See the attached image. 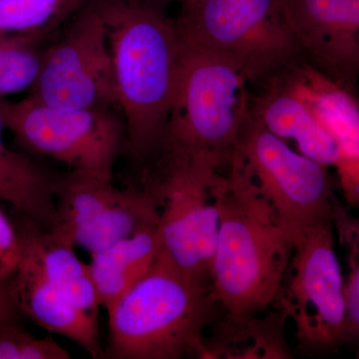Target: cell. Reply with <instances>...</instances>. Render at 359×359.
<instances>
[{
	"label": "cell",
	"mask_w": 359,
	"mask_h": 359,
	"mask_svg": "<svg viewBox=\"0 0 359 359\" xmlns=\"http://www.w3.org/2000/svg\"><path fill=\"white\" fill-rule=\"evenodd\" d=\"M105 21L126 128L125 155L140 175L159 156L178 79L174 18L157 0H88Z\"/></svg>",
	"instance_id": "1"
},
{
	"label": "cell",
	"mask_w": 359,
	"mask_h": 359,
	"mask_svg": "<svg viewBox=\"0 0 359 359\" xmlns=\"http://www.w3.org/2000/svg\"><path fill=\"white\" fill-rule=\"evenodd\" d=\"M219 224L212 290L224 313L244 318L268 311L294 249V238L233 156L219 194Z\"/></svg>",
	"instance_id": "2"
},
{
	"label": "cell",
	"mask_w": 359,
	"mask_h": 359,
	"mask_svg": "<svg viewBox=\"0 0 359 359\" xmlns=\"http://www.w3.org/2000/svg\"><path fill=\"white\" fill-rule=\"evenodd\" d=\"M203 282L163 249L147 275L107 311L111 359L200 358L208 327L223 314Z\"/></svg>",
	"instance_id": "3"
},
{
	"label": "cell",
	"mask_w": 359,
	"mask_h": 359,
	"mask_svg": "<svg viewBox=\"0 0 359 359\" xmlns=\"http://www.w3.org/2000/svg\"><path fill=\"white\" fill-rule=\"evenodd\" d=\"M174 20L182 39L229 61L252 90L304 62L283 0H199Z\"/></svg>",
	"instance_id": "4"
},
{
	"label": "cell",
	"mask_w": 359,
	"mask_h": 359,
	"mask_svg": "<svg viewBox=\"0 0 359 359\" xmlns=\"http://www.w3.org/2000/svg\"><path fill=\"white\" fill-rule=\"evenodd\" d=\"M179 39L178 79L161 152L207 155L224 170L235 154L252 87L229 61Z\"/></svg>",
	"instance_id": "5"
},
{
	"label": "cell",
	"mask_w": 359,
	"mask_h": 359,
	"mask_svg": "<svg viewBox=\"0 0 359 359\" xmlns=\"http://www.w3.org/2000/svg\"><path fill=\"white\" fill-rule=\"evenodd\" d=\"M223 174L209 156L165 150L138 184L157 204L165 250L180 268L211 285Z\"/></svg>",
	"instance_id": "6"
},
{
	"label": "cell",
	"mask_w": 359,
	"mask_h": 359,
	"mask_svg": "<svg viewBox=\"0 0 359 359\" xmlns=\"http://www.w3.org/2000/svg\"><path fill=\"white\" fill-rule=\"evenodd\" d=\"M4 129L20 146L59 161L72 171L113 179L116 162L124 154L126 128L114 108L65 109L26 96L0 99Z\"/></svg>",
	"instance_id": "7"
},
{
	"label": "cell",
	"mask_w": 359,
	"mask_h": 359,
	"mask_svg": "<svg viewBox=\"0 0 359 359\" xmlns=\"http://www.w3.org/2000/svg\"><path fill=\"white\" fill-rule=\"evenodd\" d=\"M233 155L294 242L309 229L332 222L337 196L330 169L271 133L250 111L241 126Z\"/></svg>",
	"instance_id": "8"
},
{
	"label": "cell",
	"mask_w": 359,
	"mask_h": 359,
	"mask_svg": "<svg viewBox=\"0 0 359 359\" xmlns=\"http://www.w3.org/2000/svg\"><path fill=\"white\" fill-rule=\"evenodd\" d=\"M273 306L294 323L299 353L313 355L340 346L346 302L332 222L318 224L295 240Z\"/></svg>",
	"instance_id": "9"
},
{
	"label": "cell",
	"mask_w": 359,
	"mask_h": 359,
	"mask_svg": "<svg viewBox=\"0 0 359 359\" xmlns=\"http://www.w3.org/2000/svg\"><path fill=\"white\" fill-rule=\"evenodd\" d=\"M28 96L65 109H119L105 21L88 0L63 34L44 48L41 69Z\"/></svg>",
	"instance_id": "10"
},
{
	"label": "cell",
	"mask_w": 359,
	"mask_h": 359,
	"mask_svg": "<svg viewBox=\"0 0 359 359\" xmlns=\"http://www.w3.org/2000/svg\"><path fill=\"white\" fill-rule=\"evenodd\" d=\"M55 211L52 235L90 256L159 224L157 204L143 186L119 188L113 179L72 170L57 175Z\"/></svg>",
	"instance_id": "11"
},
{
	"label": "cell",
	"mask_w": 359,
	"mask_h": 359,
	"mask_svg": "<svg viewBox=\"0 0 359 359\" xmlns=\"http://www.w3.org/2000/svg\"><path fill=\"white\" fill-rule=\"evenodd\" d=\"M304 62L346 86L359 83V0H283Z\"/></svg>",
	"instance_id": "12"
},
{
	"label": "cell",
	"mask_w": 359,
	"mask_h": 359,
	"mask_svg": "<svg viewBox=\"0 0 359 359\" xmlns=\"http://www.w3.org/2000/svg\"><path fill=\"white\" fill-rule=\"evenodd\" d=\"M273 84L304 101L334 139L337 151L334 170L342 197L347 207L359 209V87L337 83L306 62Z\"/></svg>",
	"instance_id": "13"
},
{
	"label": "cell",
	"mask_w": 359,
	"mask_h": 359,
	"mask_svg": "<svg viewBox=\"0 0 359 359\" xmlns=\"http://www.w3.org/2000/svg\"><path fill=\"white\" fill-rule=\"evenodd\" d=\"M20 314L40 327L75 342L92 358H103L97 314L78 309L32 264L21 259L11 280Z\"/></svg>",
	"instance_id": "14"
},
{
	"label": "cell",
	"mask_w": 359,
	"mask_h": 359,
	"mask_svg": "<svg viewBox=\"0 0 359 359\" xmlns=\"http://www.w3.org/2000/svg\"><path fill=\"white\" fill-rule=\"evenodd\" d=\"M249 111L271 133L297 152L334 169L337 151L334 139L308 105L278 84L252 90Z\"/></svg>",
	"instance_id": "15"
},
{
	"label": "cell",
	"mask_w": 359,
	"mask_h": 359,
	"mask_svg": "<svg viewBox=\"0 0 359 359\" xmlns=\"http://www.w3.org/2000/svg\"><path fill=\"white\" fill-rule=\"evenodd\" d=\"M18 214L13 221L20 237L21 259L32 264L47 282L78 309L97 314L100 308L89 264L77 257L74 247L57 240L32 219Z\"/></svg>",
	"instance_id": "16"
},
{
	"label": "cell",
	"mask_w": 359,
	"mask_h": 359,
	"mask_svg": "<svg viewBox=\"0 0 359 359\" xmlns=\"http://www.w3.org/2000/svg\"><path fill=\"white\" fill-rule=\"evenodd\" d=\"M287 320L285 313L276 306L244 318L221 314L212 323V334L203 340L200 358H292L285 334Z\"/></svg>",
	"instance_id": "17"
},
{
	"label": "cell",
	"mask_w": 359,
	"mask_h": 359,
	"mask_svg": "<svg viewBox=\"0 0 359 359\" xmlns=\"http://www.w3.org/2000/svg\"><path fill=\"white\" fill-rule=\"evenodd\" d=\"M164 249L159 224L91 255L89 269L100 306L109 311L153 268Z\"/></svg>",
	"instance_id": "18"
},
{
	"label": "cell",
	"mask_w": 359,
	"mask_h": 359,
	"mask_svg": "<svg viewBox=\"0 0 359 359\" xmlns=\"http://www.w3.org/2000/svg\"><path fill=\"white\" fill-rule=\"evenodd\" d=\"M57 175L22 153L4 149L0 151V200L50 231L55 221Z\"/></svg>",
	"instance_id": "19"
},
{
	"label": "cell",
	"mask_w": 359,
	"mask_h": 359,
	"mask_svg": "<svg viewBox=\"0 0 359 359\" xmlns=\"http://www.w3.org/2000/svg\"><path fill=\"white\" fill-rule=\"evenodd\" d=\"M83 0H0V35L45 39L79 11Z\"/></svg>",
	"instance_id": "20"
},
{
	"label": "cell",
	"mask_w": 359,
	"mask_h": 359,
	"mask_svg": "<svg viewBox=\"0 0 359 359\" xmlns=\"http://www.w3.org/2000/svg\"><path fill=\"white\" fill-rule=\"evenodd\" d=\"M332 226L337 241L346 254V273L344 276L346 320L340 346H349L359 354V217L335 199Z\"/></svg>",
	"instance_id": "21"
},
{
	"label": "cell",
	"mask_w": 359,
	"mask_h": 359,
	"mask_svg": "<svg viewBox=\"0 0 359 359\" xmlns=\"http://www.w3.org/2000/svg\"><path fill=\"white\" fill-rule=\"evenodd\" d=\"M43 41L32 35H0V99L32 90L41 69Z\"/></svg>",
	"instance_id": "22"
},
{
	"label": "cell",
	"mask_w": 359,
	"mask_h": 359,
	"mask_svg": "<svg viewBox=\"0 0 359 359\" xmlns=\"http://www.w3.org/2000/svg\"><path fill=\"white\" fill-rule=\"evenodd\" d=\"M69 351L51 335L37 337L18 325L0 323V359H69Z\"/></svg>",
	"instance_id": "23"
},
{
	"label": "cell",
	"mask_w": 359,
	"mask_h": 359,
	"mask_svg": "<svg viewBox=\"0 0 359 359\" xmlns=\"http://www.w3.org/2000/svg\"><path fill=\"white\" fill-rule=\"evenodd\" d=\"M20 259V241L15 224L0 208V283L11 282Z\"/></svg>",
	"instance_id": "24"
},
{
	"label": "cell",
	"mask_w": 359,
	"mask_h": 359,
	"mask_svg": "<svg viewBox=\"0 0 359 359\" xmlns=\"http://www.w3.org/2000/svg\"><path fill=\"white\" fill-rule=\"evenodd\" d=\"M20 316L11 292V282L0 283V323L18 321Z\"/></svg>",
	"instance_id": "25"
},
{
	"label": "cell",
	"mask_w": 359,
	"mask_h": 359,
	"mask_svg": "<svg viewBox=\"0 0 359 359\" xmlns=\"http://www.w3.org/2000/svg\"><path fill=\"white\" fill-rule=\"evenodd\" d=\"M157 1L163 4H169V2H176V4L181 6V11H186V9L195 6L199 0H157Z\"/></svg>",
	"instance_id": "26"
},
{
	"label": "cell",
	"mask_w": 359,
	"mask_h": 359,
	"mask_svg": "<svg viewBox=\"0 0 359 359\" xmlns=\"http://www.w3.org/2000/svg\"><path fill=\"white\" fill-rule=\"evenodd\" d=\"M4 124H2L1 118H0V151L4 150V149L7 148V146L6 145V143H4Z\"/></svg>",
	"instance_id": "27"
},
{
	"label": "cell",
	"mask_w": 359,
	"mask_h": 359,
	"mask_svg": "<svg viewBox=\"0 0 359 359\" xmlns=\"http://www.w3.org/2000/svg\"><path fill=\"white\" fill-rule=\"evenodd\" d=\"M356 358H359V354H358V355H356Z\"/></svg>",
	"instance_id": "28"
},
{
	"label": "cell",
	"mask_w": 359,
	"mask_h": 359,
	"mask_svg": "<svg viewBox=\"0 0 359 359\" xmlns=\"http://www.w3.org/2000/svg\"><path fill=\"white\" fill-rule=\"evenodd\" d=\"M358 87H359V83H358Z\"/></svg>",
	"instance_id": "29"
}]
</instances>
